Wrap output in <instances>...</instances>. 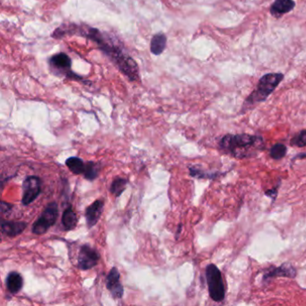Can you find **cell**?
<instances>
[{"mask_svg":"<svg viewBox=\"0 0 306 306\" xmlns=\"http://www.w3.org/2000/svg\"><path fill=\"white\" fill-rule=\"evenodd\" d=\"M67 167L73 172L74 174H82L84 173L85 164L79 157H73L68 158L65 163Z\"/></svg>","mask_w":306,"mask_h":306,"instance_id":"e0dca14e","label":"cell"},{"mask_svg":"<svg viewBox=\"0 0 306 306\" xmlns=\"http://www.w3.org/2000/svg\"><path fill=\"white\" fill-rule=\"evenodd\" d=\"M58 216V207L56 202H51L44 208L40 217L33 223L32 232L37 235L47 233L50 227L54 226Z\"/></svg>","mask_w":306,"mask_h":306,"instance_id":"5b68a950","label":"cell"},{"mask_svg":"<svg viewBox=\"0 0 306 306\" xmlns=\"http://www.w3.org/2000/svg\"><path fill=\"white\" fill-rule=\"evenodd\" d=\"M182 225H180V226H178V231H177V233H176V234H177V236H178L179 234H180V233H181V231H182Z\"/></svg>","mask_w":306,"mask_h":306,"instance_id":"d4e9b609","label":"cell"},{"mask_svg":"<svg viewBox=\"0 0 306 306\" xmlns=\"http://www.w3.org/2000/svg\"><path fill=\"white\" fill-rule=\"evenodd\" d=\"M263 146V139L261 137L249 134H228L225 136L219 143L221 149L237 158L253 156L258 150L261 149Z\"/></svg>","mask_w":306,"mask_h":306,"instance_id":"7a4b0ae2","label":"cell"},{"mask_svg":"<svg viewBox=\"0 0 306 306\" xmlns=\"http://www.w3.org/2000/svg\"><path fill=\"white\" fill-rule=\"evenodd\" d=\"M291 144L293 146L303 147L306 146V130L299 132L297 135H295L291 139Z\"/></svg>","mask_w":306,"mask_h":306,"instance_id":"44dd1931","label":"cell"},{"mask_svg":"<svg viewBox=\"0 0 306 306\" xmlns=\"http://www.w3.org/2000/svg\"><path fill=\"white\" fill-rule=\"evenodd\" d=\"M100 255L95 249L88 244H84L80 247L78 258H77V267L81 270H89L98 264Z\"/></svg>","mask_w":306,"mask_h":306,"instance_id":"ba28073f","label":"cell"},{"mask_svg":"<svg viewBox=\"0 0 306 306\" xmlns=\"http://www.w3.org/2000/svg\"><path fill=\"white\" fill-rule=\"evenodd\" d=\"M206 278L212 300L215 302H222L226 296V288L222 273L218 268L214 264L208 265L206 268Z\"/></svg>","mask_w":306,"mask_h":306,"instance_id":"277c9868","label":"cell"},{"mask_svg":"<svg viewBox=\"0 0 306 306\" xmlns=\"http://www.w3.org/2000/svg\"><path fill=\"white\" fill-rule=\"evenodd\" d=\"M106 288L109 290L113 299H121L124 295V288L120 283V274L116 267L110 270L106 277Z\"/></svg>","mask_w":306,"mask_h":306,"instance_id":"9c48e42d","label":"cell"},{"mask_svg":"<svg viewBox=\"0 0 306 306\" xmlns=\"http://www.w3.org/2000/svg\"><path fill=\"white\" fill-rule=\"evenodd\" d=\"M101 171V164L95 162H88L84 168V177L88 181H94L98 177Z\"/></svg>","mask_w":306,"mask_h":306,"instance_id":"ac0fdd59","label":"cell"},{"mask_svg":"<svg viewBox=\"0 0 306 306\" xmlns=\"http://www.w3.org/2000/svg\"><path fill=\"white\" fill-rule=\"evenodd\" d=\"M12 208H13V206H12L11 204H8V203L5 202V201H2V202H1V213H2V214H8V213H10Z\"/></svg>","mask_w":306,"mask_h":306,"instance_id":"7402d4cb","label":"cell"},{"mask_svg":"<svg viewBox=\"0 0 306 306\" xmlns=\"http://www.w3.org/2000/svg\"><path fill=\"white\" fill-rule=\"evenodd\" d=\"M296 276V270L295 268L289 265V264H284L280 267H272L268 270H265L264 275H263V280L268 281L277 277H295Z\"/></svg>","mask_w":306,"mask_h":306,"instance_id":"8fae6325","label":"cell"},{"mask_svg":"<svg viewBox=\"0 0 306 306\" xmlns=\"http://www.w3.org/2000/svg\"><path fill=\"white\" fill-rule=\"evenodd\" d=\"M27 223L23 221H8L2 220L1 222V232L6 236H18L19 234L26 229Z\"/></svg>","mask_w":306,"mask_h":306,"instance_id":"7c38bea8","label":"cell"},{"mask_svg":"<svg viewBox=\"0 0 306 306\" xmlns=\"http://www.w3.org/2000/svg\"><path fill=\"white\" fill-rule=\"evenodd\" d=\"M61 222H62L64 229L66 230V231H71V230L76 228L78 220H77V214L75 213L73 208H71V207L67 208L63 212Z\"/></svg>","mask_w":306,"mask_h":306,"instance_id":"2e32d148","label":"cell"},{"mask_svg":"<svg viewBox=\"0 0 306 306\" xmlns=\"http://www.w3.org/2000/svg\"><path fill=\"white\" fill-rule=\"evenodd\" d=\"M128 185V180L124 178H118L114 179L111 188H110V191L111 193L114 195L115 197H120L121 194L124 192V190H126Z\"/></svg>","mask_w":306,"mask_h":306,"instance_id":"d6986e66","label":"cell"},{"mask_svg":"<svg viewBox=\"0 0 306 306\" xmlns=\"http://www.w3.org/2000/svg\"><path fill=\"white\" fill-rule=\"evenodd\" d=\"M71 58L64 52L53 55L50 58V66L58 73L71 79H82L80 76H77L71 70Z\"/></svg>","mask_w":306,"mask_h":306,"instance_id":"52a82bcc","label":"cell"},{"mask_svg":"<svg viewBox=\"0 0 306 306\" xmlns=\"http://www.w3.org/2000/svg\"><path fill=\"white\" fill-rule=\"evenodd\" d=\"M295 158H306V154H300V155H297V157H295Z\"/></svg>","mask_w":306,"mask_h":306,"instance_id":"cb8c5ba5","label":"cell"},{"mask_svg":"<svg viewBox=\"0 0 306 306\" xmlns=\"http://www.w3.org/2000/svg\"><path fill=\"white\" fill-rule=\"evenodd\" d=\"M266 195L275 200L277 195V188H274L273 190H268L266 192Z\"/></svg>","mask_w":306,"mask_h":306,"instance_id":"603a6c76","label":"cell"},{"mask_svg":"<svg viewBox=\"0 0 306 306\" xmlns=\"http://www.w3.org/2000/svg\"><path fill=\"white\" fill-rule=\"evenodd\" d=\"M295 7L294 0H275L270 8V14L274 17L279 18L281 16L292 11Z\"/></svg>","mask_w":306,"mask_h":306,"instance_id":"4fadbf2b","label":"cell"},{"mask_svg":"<svg viewBox=\"0 0 306 306\" xmlns=\"http://www.w3.org/2000/svg\"><path fill=\"white\" fill-rule=\"evenodd\" d=\"M41 192V180L38 176H27L23 182L22 203L24 206L33 203Z\"/></svg>","mask_w":306,"mask_h":306,"instance_id":"8992f818","label":"cell"},{"mask_svg":"<svg viewBox=\"0 0 306 306\" xmlns=\"http://www.w3.org/2000/svg\"><path fill=\"white\" fill-rule=\"evenodd\" d=\"M287 152H288L287 146L283 145V144H281V143H278V144L274 145L270 148V157H272L273 159L279 160L287 155Z\"/></svg>","mask_w":306,"mask_h":306,"instance_id":"ffe728a7","label":"cell"},{"mask_svg":"<svg viewBox=\"0 0 306 306\" xmlns=\"http://www.w3.org/2000/svg\"><path fill=\"white\" fill-rule=\"evenodd\" d=\"M166 42L167 38L164 33H157L150 41V51L154 55L162 54L166 47Z\"/></svg>","mask_w":306,"mask_h":306,"instance_id":"9a60e30c","label":"cell"},{"mask_svg":"<svg viewBox=\"0 0 306 306\" xmlns=\"http://www.w3.org/2000/svg\"><path fill=\"white\" fill-rule=\"evenodd\" d=\"M6 285L9 293L15 295L22 290L24 287V277L18 272L11 271L7 276Z\"/></svg>","mask_w":306,"mask_h":306,"instance_id":"5bb4252c","label":"cell"},{"mask_svg":"<svg viewBox=\"0 0 306 306\" xmlns=\"http://www.w3.org/2000/svg\"><path fill=\"white\" fill-rule=\"evenodd\" d=\"M284 75L281 73L266 74L260 77L257 88L249 95L248 98L244 102L243 109H248L251 106H254L257 103L264 102L270 96L275 89L283 80Z\"/></svg>","mask_w":306,"mask_h":306,"instance_id":"3957f363","label":"cell"},{"mask_svg":"<svg viewBox=\"0 0 306 306\" xmlns=\"http://www.w3.org/2000/svg\"><path fill=\"white\" fill-rule=\"evenodd\" d=\"M78 33L81 36L95 41L100 49L113 60L118 69L124 74L125 76L132 81H135L139 77V68L137 63L127 53H125L120 45L111 37L101 33L95 28L89 26H78L77 25H70L59 27L53 33L54 38H61L66 33Z\"/></svg>","mask_w":306,"mask_h":306,"instance_id":"6da1fadb","label":"cell"},{"mask_svg":"<svg viewBox=\"0 0 306 306\" xmlns=\"http://www.w3.org/2000/svg\"><path fill=\"white\" fill-rule=\"evenodd\" d=\"M104 208V201L102 200H97L94 203H92L88 208L85 209L84 216H85V222L89 229L99 222L101 218Z\"/></svg>","mask_w":306,"mask_h":306,"instance_id":"30bf717a","label":"cell"}]
</instances>
